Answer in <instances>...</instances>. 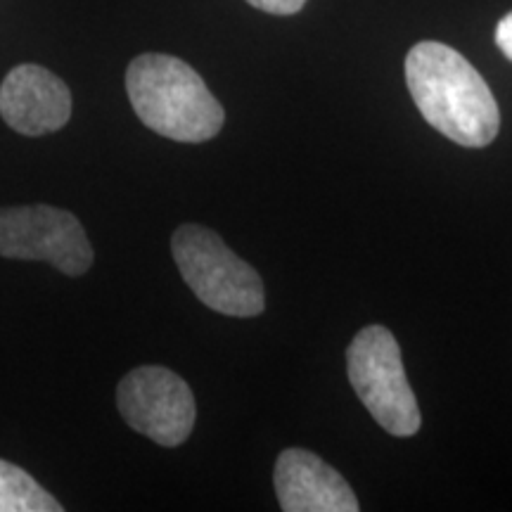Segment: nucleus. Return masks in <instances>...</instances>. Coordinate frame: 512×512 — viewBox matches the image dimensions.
I'll use <instances>...</instances> for the list:
<instances>
[{
    "label": "nucleus",
    "mask_w": 512,
    "mask_h": 512,
    "mask_svg": "<svg viewBox=\"0 0 512 512\" xmlns=\"http://www.w3.org/2000/svg\"><path fill=\"white\" fill-rule=\"evenodd\" d=\"M406 81L427 124L463 147H486L501 131L498 102L458 50L422 41L406 57Z\"/></svg>",
    "instance_id": "obj_1"
},
{
    "label": "nucleus",
    "mask_w": 512,
    "mask_h": 512,
    "mask_svg": "<svg viewBox=\"0 0 512 512\" xmlns=\"http://www.w3.org/2000/svg\"><path fill=\"white\" fill-rule=\"evenodd\" d=\"M126 91L147 128L178 143H204L223 128L226 112L202 76L171 55L147 53L128 64Z\"/></svg>",
    "instance_id": "obj_2"
},
{
    "label": "nucleus",
    "mask_w": 512,
    "mask_h": 512,
    "mask_svg": "<svg viewBox=\"0 0 512 512\" xmlns=\"http://www.w3.org/2000/svg\"><path fill=\"white\" fill-rule=\"evenodd\" d=\"M171 252L183 280L204 306L223 316L252 318L266 306L259 273L226 247L214 230L181 226L171 238Z\"/></svg>",
    "instance_id": "obj_3"
},
{
    "label": "nucleus",
    "mask_w": 512,
    "mask_h": 512,
    "mask_svg": "<svg viewBox=\"0 0 512 512\" xmlns=\"http://www.w3.org/2000/svg\"><path fill=\"white\" fill-rule=\"evenodd\" d=\"M349 380L377 425L394 437L420 430V408L403 370L401 349L382 325L363 328L347 351Z\"/></svg>",
    "instance_id": "obj_4"
},
{
    "label": "nucleus",
    "mask_w": 512,
    "mask_h": 512,
    "mask_svg": "<svg viewBox=\"0 0 512 512\" xmlns=\"http://www.w3.org/2000/svg\"><path fill=\"white\" fill-rule=\"evenodd\" d=\"M0 256L48 261L64 275H83L93 264V247L74 214L31 204L0 209Z\"/></svg>",
    "instance_id": "obj_5"
},
{
    "label": "nucleus",
    "mask_w": 512,
    "mask_h": 512,
    "mask_svg": "<svg viewBox=\"0 0 512 512\" xmlns=\"http://www.w3.org/2000/svg\"><path fill=\"white\" fill-rule=\"evenodd\" d=\"M117 403L128 425L159 446H181L195 427V396L188 382L169 368L131 370L119 382Z\"/></svg>",
    "instance_id": "obj_6"
},
{
    "label": "nucleus",
    "mask_w": 512,
    "mask_h": 512,
    "mask_svg": "<svg viewBox=\"0 0 512 512\" xmlns=\"http://www.w3.org/2000/svg\"><path fill=\"white\" fill-rule=\"evenodd\" d=\"M0 117L22 136H46L72 117V93L46 67L19 64L0 86Z\"/></svg>",
    "instance_id": "obj_7"
},
{
    "label": "nucleus",
    "mask_w": 512,
    "mask_h": 512,
    "mask_svg": "<svg viewBox=\"0 0 512 512\" xmlns=\"http://www.w3.org/2000/svg\"><path fill=\"white\" fill-rule=\"evenodd\" d=\"M275 494L285 512H356L347 479L304 448H287L275 463Z\"/></svg>",
    "instance_id": "obj_8"
},
{
    "label": "nucleus",
    "mask_w": 512,
    "mask_h": 512,
    "mask_svg": "<svg viewBox=\"0 0 512 512\" xmlns=\"http://www.w3.org/2000/svg\"><path fill=\"white\" fill-rule=\"evenodd\" d=\"M62 503L50 496L29 472L0 460V512H62Z\"/></svg>",
    "instance_id": "obj_9"
},
{
    "label": "nucleus",
    "mask_w": 512,
    "mask_h": 512,
    "mask_svg": "<svg viewBox=\"0 0 512 512\" xmlns=\"http://www.w3.org/2000/svg\"><path fill=\"white\" fill-rule=\"evenodd\" d=\"M247 3L256 10L271 12V15H297L306 0H247Z\"/></svg>",
    "instance_id": "obj_10"
},
{
    "label": "nucleus",
    "mask_w": 512,
    "mask_h": 512,
    "mask_svg": "<svg viewBox=\"0 0 512 512\" xmlns=\"http://www.w3.org/2000/svg\"><path fill=\"white\" fill-rule=\"evenodd\" d=\"M496 43L501 53L512 62V12H508L496 27Z\"/></svg>",
    "instance_id": "obj_11"
}]
</instances>
